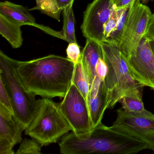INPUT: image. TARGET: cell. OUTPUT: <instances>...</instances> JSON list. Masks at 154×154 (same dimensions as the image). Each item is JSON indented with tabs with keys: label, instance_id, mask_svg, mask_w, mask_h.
I'll use <instances>...</instances> for the list:
<instances>
[{
	"label": "cell",
	"instance_id": "cell-1",
	"mask_svg": "<svg viewBox=\"0 0 154 154\" xmlns=\"http://www.w3.org/2000/svg\"><path fill=\"white\" fill-rule=\"evenodd\" d=\"M75 64L68 58L50 55L19 61L17 72L26 91L34 96L63 98L72 83Z\"/></svg>",
	"mask_w": 154,
	"mask_h": 154
},
{
	"label": "cell",
	"instance_id": "cell-2",
	"mask_svg": "<svg viewBox=\"0 0 154 154\" xmlns=\"http://www.w3.org/2000/svg\"><path fill=\"white\" fill-rule=\"evenodd\" d=\"M63 154H136L149 149L148 145L134 137L100 123L84 134H66L59 142Z\"/></svg>",
	"mask_w": 154,
	"mask_h": 154
},
{
	"label": "cell",
	"instance_id": "cell-3",
	"mask_svg": "<svg viewBox=\"0 0 154 154\" xmlns=\"http://www.w3.org/2000/svg\"><path fill=\"white\" fill-rule=\"evenodd\" d=\"M70 131V124L61 112L59 103L43 98L38 100L35 115L25 134L43 147L56 143Z\"/></svg>",
	"mask_w": 154,
	"mask_h": 154
},
{
	"label": "cell",
	"instance_id": "cell-4",
	"mask_svg": "<svg viewBox=\"0 0 154 154\" xmlns=\"http://www.w3.org/2000/svg\"><path fill=\"white\" fill-rule=\"evenodd\" d=\"M101 45L107 66L103 80L107 104L108 108H112L129 91L143 85L131 76L118 46L104 42Z\"/></svg>",
	"mask_w": 154,
	"mask_h": 154
},
{
	"label": "cell",
	"instance_id": "cell-5",
	"mask_svg": "<svg viewBox=\"0 0 154 154\" xmlns=\"http://www.w3.org/2000/svg\"><path fill=\"white\" fill-rule=\"evenodd\" d=\"M18 63L0 51V78L10 96L15 116L26 129L35 115L38 100L26 91L20 80L17 72Z\"/></svg>",
	"mask_w": 154,
	"mask_h": 154
},
{
	"label": "cell",
	"instance_id": "cell-6",
	"mask_svg": "<svg viewBox=\"0 0 154 154\" xmlns=\"http://www.w3.org/2000/svg\"><path fill=\"white\" fill-rule=\"evenodd\" d=\"M151 11L146 5L138 1L129 9L120 43L119 45L123 58L134 54L143 38Z\"/></svg>",
	"mask_w": 154,
	"mask_h": 154
},
{
	"label": "cell",
	"instance_id": "cell-7",
	"mask_svg": "<svg viewBox=\"0 0 154 154\" xmlns=\"http://www.w3.org/2000/svg\"><path fill=\"white\" fill-rule=\"evenodd\" d=\"M117 113V119L112 128L142 140L154 151V114L146 109L142 112L130 113L122 108Z\"/></svg>",
	"mask_w": 154,
	"mask_h": 154
},
{
	"label": "cell",
	"instance_id": "cell-8",
	"mask_svg": "<svg viewBox=\"0 0 154 154\" xmlns=\"http://www.w3.org/2000/svg\"><path fill=\"white\" fill-rule=\"evenodd\" d=\"M59 105L72 132L79 135L93 128L87 101L72 83Z\"/></svg>",
	"mask_w": 154,
	"mask_h": 154
},
{
	"label": "cell",
	"instance_id": "cell-9",
	"mask_svg": "<svg viewBox=\"0 0 154 154\" xmlns=\"http://www.w3.org/2000/svg\"><path fill=\"white\" fill-rule=\"evenodd\" d=\"M114 8L112 0H94L88 5L81 26L86 39L103 42L104 27Z\"/></svg>",
	"mask_w": 154,
	"mask_h": 154
},
{
	"label": "cell",
	"instance_id": "cell-10",
	"mask_svg": "<svg viewBox=\"0 0 154 154\" xmlns=\"http://www.w3.org/2000/svg\"><path fill=\"white\" fill-rule=\"evenodd\" d=\"M123 59L132 77L154 90V55L148 40L143 38L137 51Z\"/></svg>",
	"mask_w": 154,
	"mask_h": 154
},
{
	"label": "cell",
	"instance_id": "cell-11",
	"mask_svg": "<svg viewBox=\"0 0 154 154\" xmlns=\"http://www.w3.org/2000/svg\"><path fill=\"white\" fill-rule=\"evenodd\" d=\"M0 14L20 26L28 25L35 27L51 35L63 39L61 31L57 32L48 27L37 24L34 17L29 13V10L23 6L8 1L1 2Z\"/></svg>",
	"mask_w": 154,
	"mask_h": 154
},
{
	"label": "cell",
	"instance_id": "cell-12",
	"mask_svg": "<svg viewBox=\"0 0 154 154\" xmlns=\"http://www.w3.org/2000/svg\"><path fill=\"white\" fill-rule=\"evenodd\" d=\"M87 103L94 128L101 123L104 112L108 109L103 81L97 75L90 88Z\"/></svg>",
	"mask_w": 154,
	"mask_h": 154
},
{
	"label": "cell",
	"instance_id": "cell-13",
	"mask_svg": "<svg viewBox=\"0 0 154 154\" xmlns=\"http://www.w3.org/2000/svg\"><path fill=\"white\" fill-rule=\"evenodd\" d=\"M26 128L15 114L0 103V139L16 144L22 141L21 134Z\"/></svg>",
	"mask_w": 154,
	"mask_h": 154
},
{
	"label": "cell",
	"instance_id": "cell-14",
	"mask_svg": "<svg viewBox=\"0 0 154 154\" xmlns=\"http://www.w3.org/2000/svg\"><path fill=\"white\" fill-rule=\"evenodd\" d=\"M103 57V51L100 43L91 39H87L82 52L81 61L91 86L96 76L95 68L98 60Z\"/></svg>",
	"mask_w": 154,
	"mask_h": 154
},
{
	"label": "cell",
	"instance_id": "cell-15",
	"mask_svg": "<svg viewBox=\"0 0 154 154\" xmlns=\"http://www.w3.org/2000/svg\"><path fill=\"white\" fill-rule=\"evenodd\" d=\"M21 26L0 14V34L13 48H19L23 44Z\"/></svg>",
	"mask_w": 154,
	"mask_h": 154
},
{
	"label": "cell",
	"instance_id": "cell-16",
	"mask_svg": "<svg viewBox=\"0 0 154 154\" xmlns=\"http://www.w3.org/2000/svg\"><path fill=\"white\" fill-rule=\"evenodd\" d=\"M144 86H138L129 91L122 98L119 103L122 109L127 112L137 113L144 111V103L142 100V91Z\"/></svg>",
	"mask_w": 154,
	"mask_h": 154
},
{
	"label": "cell",
	"instance_id": "cell-17",
	"mask_svg": "<svg viewBox=\"0 0 154 154\" xmlns=\"http://www.w3.org/2000/svg\"><path fill=\"white\" fill-rule=\"evenodd\" d=\"M73 4L63 10V26L62 34L63 40L68 43H77L75 35V19L73 11Z\"/></svg>",
	"mask_w": 154,
	"mask_h": 154
},
{
	"label": "cell",
	"instance_id": "cell-18",
	"mask_svg": "<svg viewBox=\"0 0 154 154\" xmlns=\"http://www.w3.org/2000/svg\"><path fill=\"white\" fill-rule=\"evenodd\" d=\"M72 83L81 92L87 102L91 86L88 76L83 66L81 58L79 62L75 65Z\"/></svg>",
	"mask_w": 154,
	"mask_h": 154
},
{
	"label": "cell",
	"instance_id": "cell-19",
	"mask_svg": "<svg viewBox=\"0 0 154 154\" xmlns=\"http://www.w3.org/2000/svg\"><path fill=\"white\" fill-rule=\"evenodd\" d=\"M36 6L29 10V11L38 10L43 14L60 21L62 10L56 0H36Z\"/></svg>",
	"mask_w": 154,
	"mask_h": 154
},
{
	"label": "cell",
	"instance_id": "cell-20",
	"mask_svg": "<svg viewBox=\"0 0 154 154\" xmlns=\"http://www.w3.org/2000/svg\"><path fill=\"white\" fill-rule=\"evenodd\" d=\"M116 10L118 13V21L116 29L109 38L104 43L116 45L119 46L121 40L129 8L116 9Z\"/></svg>",
	"mask_w": 154,
	"mask_h": 154
},
{
	"label": "cell",
	"instance_id": "cell-21",
	"mask_svg": "<svg viewBox=\"0 0 154 154\" xmlns=\"http://www.w3.org/2000/svg\"><path fill=\"white\" fill-rule=\"evenodd\" d=\"M41 145L34 139L26 138L20 143L16 154H41Z\"/></svg>",
	"mask_w": 154,
	"mask_h": 154
},
{
	"label": "cell",
	"instance_id": "cell-22",
	"mask_svg": "<svg viewBox=\"0 0 154 154\" xmlns=\"http://www.w3.org/2000/svg\"><path fill=\"white\" fill-rule=\"evenodd\" d=\"M118 21V13L114 8L110 17L104 27L103 42H106L115 31Z\"/></svg>",
	"mask_w": 154,
	"mask_h": 154
},
{
	"label": "cell",
	"instance_id": "cell-23",
	"mask_svg": "<svg viewBox=\"0 0 154 154\" xmlns=\"http://www.w3.org/2000/svg\"><path fill=\"white\" fill-rule=\"evenodd\" d=\"M0 103L4 105L8 109L14 113L10 96L5 84L1 78H0Z\"/></svg>",
	"mask_w": 154,
	"mask_h": 154
},
{
	"label": "cell",
	"instance_id": "cell-24",
	"mask_svg": "<svg viewBox=\"0 0 154 154\" xmlns=\"http://www.w3.org/2000/svg\"><path fill=\"white\" fill-rule=\"evenodd\" d=\"M67 58L75 65L76 64L81 58L82 53L77 43H69L66 49Z\"/></svg>",
	"mask_w": 154,
	"mask_h": 154
},
{
	"label": "cell",
	"instance_id": "cell-25",
	"mask_svg": "<svg viewBox=\"0 0 154 154\" xmlns=\"http://www.w3.org/2000/svg\"><path fill=\"white\" fill-rule=\"evenodd\" d=\"M96 74L100 79L103 81L107 72V66L103 58H100L98 60L95 68Z\"/></svg>",
	"mask_w": 154,
	"mask_h": 154
},
{
	"label": "cell",
	"instance_id": "cell-26",
	"mask_svg": "<svg viewBox=\"0 0 154 154\" xmlns=\"http://www.w3.org/2000/svg\"><path fill=\"white\" fill-rule=\"evenodd\" d=\"M15 144L6 140L0 139V154H13Z\"/></svg>",
	"mask_w": 154,
	"mask_h": 154
},
{
	"label": "cell",
	"instance_id": "cell-27",
	"mask_svg": "<svg viewBox=\"0 0 154 154\" xmlns=\"http://www.w3.org/2000/svg\"><path fill=\"white\" fill-rule=\"evenodd\" d=\"M138 1L140 0H112L113 6L116 9H129Z\"/></svg>",
	"mask_w": 154,
	"mask_h": 154
},
{
	"label": "cell",
	"instance_id": "cell-28",
	"mask_svg": "<svg viewBox=\"0 0 154 154\" xmlns=\"http://www.w3.org/2000/svg\"><path fill=\"white\" fill-rule=\"evenodd\" d=\"M143 38L148 40L154 38V13L150 16Z\"/></svg>",
	"mask_w": 154,
	"mask_h": 154
},
{
	"label": "cell",
	"instance_id": "cell-29",
	"mask_svg": "<svg viewBox=\"0 0 154 154\" xmlns=\"http://www.w3.org/2000/svg\"><path fill=\"white\" fill-rule=\"evenodd\" d=\"M59 8L63 11L64 9L65 8L68 6H70L71 4H73L74 0H56Z\"/></svg>",
	"mask_w": 154,
	"mask_h": 154
},
{
	"label": "cell",
	"instance_id": "cell-30",
	"mask_svg": "<svg viewBox=\"0 0 154 154\" xmlns=\"http://www.w3.org/2000/svg\"><path fill=\"white\" fill-rule=\"evenodd\" d=\"M148 41L151 51H152V53H153L154 55V39H151V40H148Z\"/></svg>",
	"mask_w": 154,
	"mask_h": 154
},
{
	"label": "cell",
	"instance_id": "cell-31",
	"mask_svg": "<svg viewBox=\"0 0 154 154\" xmlns=\"http://www.w3.org/2000/svg\"><path fill=\"white\" fill-rule=\"evenodd\" d=\"M150 1H152V0H140V1H141V3L144 4V5H146V4H147Z\"/></svg>",
	"mask_w": 154,
	"mask_h": 154
}]
</instances>
